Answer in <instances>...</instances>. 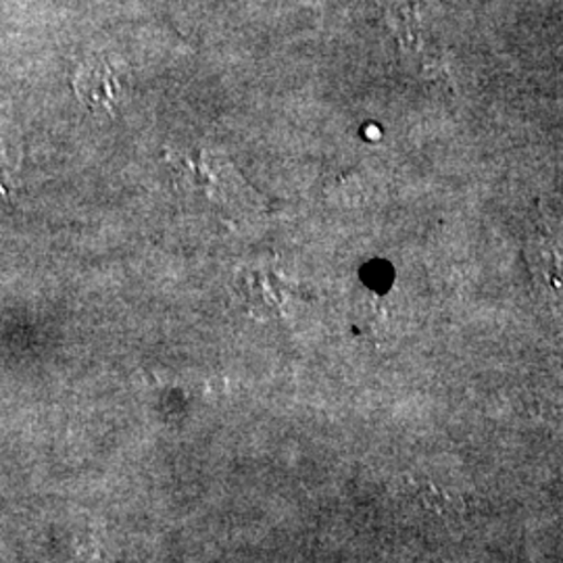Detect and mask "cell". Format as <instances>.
Here are the masks:
<instances>
[{"mask_svg":"<svg viewBox=\"0 0 563 563\" xmlns=\"http://www.w3.org/2000/svg\"><path fill=\"white\" fill-rule=\"evenodd\" d=\"M76 97L90 111L111 115L115 107L123 101L125 81L121 80L115 67L107 60H88L80 65L71 78Z\"/></svg>","mask_w":563,"mask_h":563,"instance_id":"obj_1","label":"cell"},{"mask_svg":"<svg viewBox=\"0 0 563 563\" xmlns=\"http://www.w3.org/2000/svg\"><path fill=\"white\" fill-rule=\"evenodd\" d=\"M528 263L532 265V274L551 288L562 286V274L558 265V255L543 236H534L528 242Z\"/></svg>","mask_w":563,"mask_h":563,"instance_id":"obj_2","label":"cell"},{"mask_svg":"<svg viewBox=\"0 0 563 563\" xmlns=\"http://www.w3.org/2000/svg\"><path fill=\"white\" fill-rule=\"evenodd\" d=\"M9 178H11V163L4 144L0 141V192L4 195L9 190Z\"/></svg>","mask_w":563,"mask_h":563,"instance_id":"obj_3","label":"cell"}]
</instances>
